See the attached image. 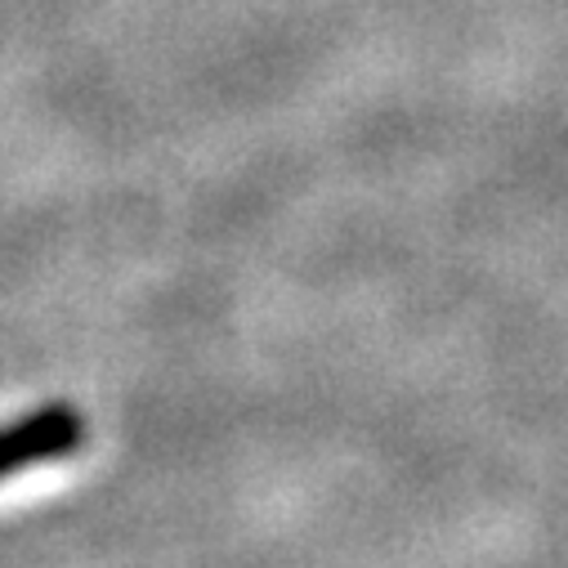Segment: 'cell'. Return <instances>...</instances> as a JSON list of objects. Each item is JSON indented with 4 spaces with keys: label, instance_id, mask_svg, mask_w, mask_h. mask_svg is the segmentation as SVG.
Here are the masks:
<instances>
[{
    "label": "cell",
    "instance_id": "cell-1",
    "mask_svg": "<svg viewBox=\"0 0 568 568\" xmlns=\"http://www.w3.org/2000/svg\"><path fill=\"white\" fill-rule=\"evenodd\" d=\"M85 444H90L85 412L77 403H45L10 425H0V479L68 462Z\"/></svg>",
    "mask_w": 568,
    "mask_h": 568
}]
</instances>
